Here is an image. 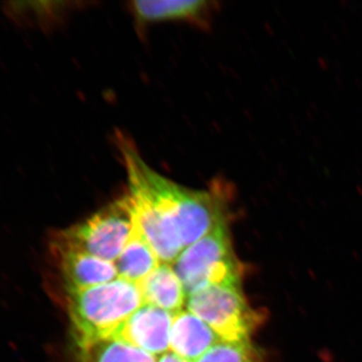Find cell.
Here are the masks:
<instances>
[{
	"mask_svg": "<svg viewBox=\"0 0 362 362\" xmlns=\"http://www.w3.org/2000/svg\"><path fill=\"white\" fill-rule=\"evenodd\" d=\"M118 145L135 226L161 263L173 265L185 247L228 220L221 185L211 190L183 187L150 168L125 136H119Z\"/></svg>",
	"mask_w": 362,
	"mask_h": 362,
	"instance_id": "obj_1",
	"label": "cell"
},
{
	"mask_svg": "<svg viewBox=\"0 0 362 362\" xmlns=\"http://www.w3.org/2000/svg\"><path fill=\"white\" fill-rule=\"evenodd\" d=\"M76 346L112 338L144 304L137 285L124 279L66 293Z\"/></svg>",
	"mask_w": 362,
	"mask_h": 362,
	"instance_id": "obj_2",
	"label": "cell"
},
{
	"mask_svg": "<svg viewBox=\"0 0 362 362\" xmlns=\"http://www.w3.org/2000/svg\"><path fill=\"white\" fill-rule=\"evenodd\" d=\"M173 269L187 297L211 286L242 284V267L233 252L228 220L185 247Z\"/></svg>",
	"mask_w": 362,
	"mask_h": 362,
	"instance_id": "obj_3",
	"label": "cell"
},
{
	"mask_svg": "<svg viewBox=\"0 0 362 362\" xmlns=\"http://www.w3.org/2000/svg\"><path fill=\"white\" fill-rule=\"evenodd\" d=\"M133 226L132 206L125 195L52 237L66 246L114 263L127 244Z\"/></svg>",
	"mask_w": 362,
	"mask_h": 362,
	"instance_id": "obj_4",
	"label": "cell"
},
{
	"mask_svg": "<svg viewBox=\"0 0 362 362\" xmlns=\"http://www.w3.org/2000/svg\"><path fill=\"white\" fill-rule=\"evenodd\" d=\"M187 310L201 318L221 341H251L261 322L259 312L247 303L240 285L211 286L187 297Z\"/></svg>",
	"mask_w": 362,
	"mask_h": 362,
	"instance_id": "obj_5",
	"label": "cell"
},
{
	"mask_svg": "<svg viewBox=\"0 0 362 362\" xmlns=\"http://www.w3.org/2000/svg\"><path fill=\"white\" fill-rule=\"evenodd\" d=\"M49 249L66 293L106 284L118 278L115 264L66 246L54 237Z\"/></svg>",
	"mask_w": 362,
	"mask_h": 362,
	"instance_id": "obj_6",
	"label": "cell"
},
{
	"mask_svg": "<svg viewBox=\"0 0 362 362\" xmlns=\"http://www.w3.org/2000/svg\"><path fill=\"white\" fill-rule=\"evenodd\" d=\"M173 315L152 305L143 304L112 338L129 343L153 356H163L170 349Z\"/></svg>",
	"mask_w": 362,
	"mask_h": 362,
	"instance_id": "obj_7",
	"label": "cell"
},
{
	"mask_svg": "<svg viewBox=\"0 0 362 362\" xmlns=\"http://www.w3.org/2000/svg\"><path fill=\"white\" fill-rule=\"evenodd\" d=\"M213 2L206 0H141L130 4L138 25L187 21L204 25L213 11Z\"/></svg>",
	"mask_w": 362,
	"mask_h": 362,
	"instance_id": "obj_8",
	"label": "cell"
},
{
	"mask_svg": "<svg viewBox=\"0 0 362 362\" xmlns=\"http://www.w3.org/2000/svg\"><path fill=\"white\" fill-rule=\"evenodd\" d=\"M218 335L192 312L181 310L173 315L170 351L187 362H197L221 342Z\"/></svg>",
	"mask_w": 362,
	"mask_h": 362,
	"instance_id": "obj_9",
	"label": "cell"
},
{
	"mask_svg": "<svg viewBox=\"0 0 362 362\" xmlns=\"http://www.w3.org/2000/svg\"><path fill=\"white\" fill-rule=\"evenodd\" d=\"M144 304L176 314L187 300L182 283L170 264L161 263L137 283Z\"/></svg>",
	"mask_w": 362,
	"mask_h": 362,
	"instance_id": "obj_10",
	"label": "cell"
},
{
	"mask_svg": "<svg viewBox=\"0 0 362 362\" xmlns=\"http://www.w3.org/2000/svg\"><path fill=\"white\" fill-rule=\"evenodd\" d=\"M114 264L118 278L137 284L160 265V261L134 223L127 244Z\"/></svg>",
	"mask_w": 362,
	"mask_h": 362,
	"instance_id": "obj_11",
	"label": "cell"
},
{
	"mask_svg": "<svg viewBox=\"0 0 362 362\" xmlns=\"http://www.w3.org/2000/svg\"><path fill=\"white\" fill-rule=\"evenodd\" d=\"M76 347L82 362H158L153 354L116 338Z\"/></svg>",
	"mask_w": 362,
	"mask_h": 362,
	"instance_id": "obj_12",
	"label": "cell"
},
{
	"mask_svg": "<svg viewBox=\"0 0 362 362\" xmlns=\"http://www.w3.org/2000/svg\"><path fill=\"white\" fill-rule=\"evenodd\" d=\"M197 362H258V352L251 341H221Z\"/></svg>",
	"mask_w": 362,
	"mask_h": 362,
	"instance_id": "obj_13",
	"label": "cell"
},
{
	"mask_svg": "<svg viewBox=\"0 0 362 362\" xmlns=\"http://www.w3.org/2000/svg\"><path fill=\"white\" fill-rule=\"evenodd\" d=\"M158 362H187L180 358V356H176L173 351L166 352L163 356H159Z\"/></svg>",
	"mask_w": 362,
	"mask_h": 362,
	"instance_id": "obj_14",
	"label": "cell"
}]
</instances>
